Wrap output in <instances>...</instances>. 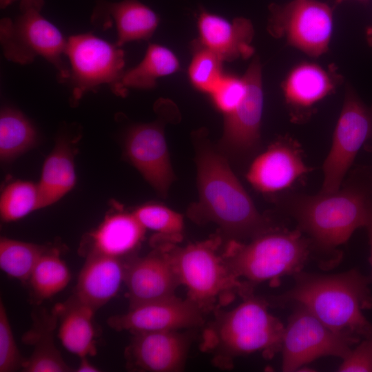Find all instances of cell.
Returning a JSON list of instances; mask_svg holds the SVG:
<instances>
[{
  "instance_id": "obj_1",
  "label": "cell",
  "mask_w": 372,
  "mask_h": 372,
  "mask_svg": "<svg viewBox=\"0 0 372 372\" xmlns=\"http://www.w3.org/2000/svg\"><path fill=\"white\" fill-rule=\"evenodd\" d=\"M282 207L309 240L320 267H333L342 256L338 248L372 218V175L358 172L332 193L285 195Z\"/></svg>"
},
{
  "instance_id": "obj_2",
  "label": "cell",
  "mask_w": 372,
  "mask_h": 372,
  "mask_svg": "<svg viewBox=\"0 0 372 372\" xmlns=\"http://www.w3.org/2000/svg\"><path fill=\"white\" fill-rule=\"evenodd\" d=\"M294 285L271 298L277 307L300 306L335 332L360 339L372 335V324L364 311L372 309V277L357 269L334 274L293 276Z\"/></svg>"
},
{
  "instance_id": "obj_3",
  "label": "cell",
  "mask_w": 372,
  "mask_h": 372,
  "mask_svg": "<svg viewBox=\"0 0 372 372\" xmlns=\"http://www.w3.org/2000/svg\"><path fill=\"white\" fill-rule=\"evenodd\" d=\"M196 161L199 200L190 209V218L216 223L236 241L274 228L258 211L221 154L205 145L199 149Z\"/></svg>"
},
{
  "instance_id": "obj_4",
  "label": "cell",
  "mask_w": 372,
  "mask_h": 372,
  "mask_svg": "<svg viewBox=\"0 0 372 372\" xmlns=\"http://www.w3.org/2000/svg\"><path fill=\"white\" fill-rule=\"evenodd\" d=\"M269 302L251 294L229 311H215L205 329L201 347L218 366L229 368L240 356L262 353L272 358L280 352L285 326L268 309Z\"/></svg>"
},
{
  "instance_id": "obj_5",
  "label": "cell",
  "mask_w": 372,
  "mask_h": 372,
  "mask_svg": "<svg viewBox=\"0 0 372 372\" xmlns=\"http://www.w3.org/2000/svg\"><path fill=\"white\" fill-rule=\"evenodd\" d=\"M223 255L233 273L251 287L294 276L313 258L311 242L302 231L280 228L260 234L246 244L234 240Z\"/></svg>"
},
{
  "instance_id": "obj_6",
  "label": "cell",
  "mask_w": 372,
  "mask_h": 372,
  "mask_svg": "<svg viewBox=\"0 0 372 372\" xmlns=\"http://www.w3.org/2000/svg\"><path fill=\"white\" fill-rule=\"evenodd\" d=\"M218 244V239H211L184 247H165L187 298L203 313L220 309L236 295L245 298L253 294L252 287L238 278L224 255L219 254Z\"/></svg>"
},
{
  "instance_id": "obj_7",
  "label": "cell",
  "mask_w": 372,
  "mask_h": 372,
  "mask_svg": "<svg viewBox=\"0 0 372 372\" xmlns=\"http://www.w3.org/2000/svg\"><path fill=\"white\" fill-rule=\"evenodd\" d=\"M20 12L14 19H1L0 42L4 56L20 65L42 57L54 66L59 81L66 83L69 76L65 54L68 39L41 11Z\"/></svg>"
},
{
  "instance_id": "obj_8",
  "label": "cell",
  "mask_w": 372,
  "mask_h": 372,
  "mask_svg": "<svg viewBox=\"0 0 372 372\" xmlns=\"http://www.w3.org/2000/svg\"><path fill=\"white\" fill-rule=\"evenodd\" d=\"M65 58L69 68L70 102L74 105L87 92L101 85L112 91L123 74L125 53L121 47L91 32L72 35L67 39Z\"/></svg>"
},
{
  "instance_id": "obj_9",
  "label": "cell",
  "mask_w": 372,
  "mask_h": 372,
  "mask_svg": "<svg viewBox=\"0 0 372 372\" xmlns=\"http://www.w3.org/2000/svg\"><path fill=\"white\" fill-rule=\"evenodd\" d=\"M267 30L276 39L311 57L325 54L329 48L333 18L331 8L317 0H292L269 6Z\"/></svg>"
},
{
  "instance_id": "obj_10",
  "label": "cell",
  "mask_w": 372,
  "mask_h": 372,
  "mask_svg": "<svg viewBox=\"0 0 372 372\" xmlns=\"http://www.w3.org/2000/svg\"><path fill=\"white\" fill-rule=\"evenodd\" d=\"M282 343V371L291 372L327 356L343 360L362 339L335 332L302 307L293 306Z\"/></svg>"
},
{
  "instance_id": "obj_11",
  "label": "cell",
  "mask_w": 372,
  "mask_h": 372,
  "mask_svg": "<svg viewBox=\"0 0 372 372\" xmlns=\"http://www.w3.org/2000/svg\"><path fill=\"white\" fill-rule=\"evenodd\" d=\"M372 138V106H366L350 88L346 91L331 149L323 163L320 192L340 189L358 152Z\"/></svg>"
},
{
  "instance_id": "obj_12",
  "label": "cell",
  "mask_w": 372,
  "mask_h": 372,
  "mask_svg": "<svg viewBox=\"0 0 372 372\" xmlns=\"http://www.w3.org/2000/svg\"><path fill=\"white\" fill-rule=\"evenodd\" d=\"M203 312L187 298L176 296L142 303L123 314L107 320L116 331L131 333L159 331H180L198 327L203 323Z\"/></svg>"
},
{
  "instance_id": "obj_13",
  "label": "cell",
  "mask_w": 372,
  "mask_h": 372,
  "mask_svg": "<svg viewBox=\"0 0 372 372\" xmlns=\"http://www.w3.org/2000/svg\"><path fill=\"white\" fill-rule=\"evenodd\" d=\"M342 81V74L333 64L324 68L305 61L294 65L281 83L291 120L298 123L307 121L316 105L333 94Z\"/></svg>"
},
{
  "instance_id": "obj_14",
  "label": "cell",
  "mask_w": 372,
  "mask_h": 372,
  "mask_svg": "<svg viewBox=\"0 0 372 372\" xmlns=\"http://www.w3.org/2000/svg\"><path fill=\"white\" fill-rule=\"evenodd\" d=\"M243 77L245 94L234 110L225 114L223 134L220 144L238 153L251 150L259 141L263 110L262 65L255 57Z\"/></svg>"
},
{
  "instance_id": "obj_15",
  "label": "cell",
  "mask_w": 372,
  "mask_h": 372,
  "mask_svg": "<svg viewBox=\"0 0 372 372\" xmlns=\"http://www.w3.org/2000/svg\"><path fill=\"white\" fill-rule=\"evenodd\" d=\"M125 152L145 179L165 196L174 174L162 125L154 122L133 126L127 134Z\"/></svg>"
},
{
  "instance_id": "obj_16",
  "label": "cell",
  "mask_w": 372,
  "mask_h": 372,
  "mask_svg": "<svg viewBox=\"0 0 372 372\" xmlns=\"http://www.w3.org/2000/svg\"><path fill=\"white\" fill-rule=\"evenodd\" d=\"M189 347V338L177 330L133 333L125 350L127 364L139 371H180Z\"/></svg>"
},
{
  "instance_id": "obj_17",
  "label": "cell",
  "mask_w": 372,
  "mask_h": 372,
  "mask_svg": "<svg viewBox=\"0 0 372 372\" xmlns=\"http://www.w3.org/2000/svg\"><path fill=\"white\" fill-rule=\"evenodd\" d=\"M124 282L130 307L175 296L180 285L165 247H155L148 255L126 262Z\"/></svg>"
},
{
  "instance_id": "obj_18",
  "label": "cell",
  "mask_w": 372,
  "mask_h": 372,
  "mask_svg": "<svg viewBox=\"0 0 372 372\" xmlns=\"http://www.w3.org/2000/svg\"><path fill=\"white\" fill-rule=\"evenodd\" d=\"M309 169L298 143L285 136L254 159L247 178L257 190L275 193L291 187Z\"/></svg>"
},
{
  "instance_id": "obj_19",
  "label": "cell",
  "mask_w": 372,
  "mask_h": 372,
  "mask_svg": "<svg viewBox=\"0 0 372 372\" xmlns=\"http://www.w3.org/2000/svg\"><path fill=\"white\" fill-rule=\"evenodd\" d=\"M197 28L199 37L196 41L223 61L247 59L254 53V29L249 19L240 17L229 21L200 9Z\"/></svg>"
},
{
  "instance_id": "obj_20",
  "label": "cell",
  "mask_w": 372,
  "mask_h": 372,
  "mask_svg": "<svg viewBox=\"0 0 372 372\" xmlns=\"http://www.w3.org/2000/svg\"><path fill=\"white\" fill-rule=\"evenodd\" d=\"M92 19L106 28L113 24L116 32L115 43L119 47L129 42L149 39L160 21L158 14L138 0H101L95 7Z\"/></svg>"
},
{
  "instance_id": "obj_21",
  "label": "cell",
  "mask_w": 372,
  "mask_h": 372,
  "mask_svg": "<svg viewBox=\"0 0 372 372\" xmlns=\"http://www.w3.org/2000/svg\"><path fill=\"white\" fill-rule=\"evenodd\" d=\"M145 230L133 213L107 215L97 228L85 236L79 249L81 254L122 258L140 244Z\"/></svg>"
},
{
  "instance_id": "obj_22",
  "label": "cell",
  "mask_w": 372,
  "mask_h": 372,
  "mask_svg": "<svg viewBox=\"0 0 372 372\" xmlns=\"http://www.w3.org/2000/svg\"><path fill=\"white\" fill-rule=\"evenodd\" d=\"M125 265L122 258L86 256L72 296L96 311L118 291L124 282Z\"/></svg>"
},
{
  "instance_id": "obj_23",
  "label": "cell",
  "mask_w": 372,
  "mask_h": 372,
  "mask_svg": "<svg viewBox=\"0 0 372 372\" xmlns=\"http://www.w3.org/2000/svg\"><path fill=\"white\" fill-rule=\"evenodd\" d=\"M33 324L23 336V342L33 347L30 357L22 365L25 372H68L72 369L64 361L55 346L54 333L59 313L55 306L51 311L41 309L32 313Z\"/></svg>"
},
{
  "instance_id": "obj_24",
  "label": "cell",
  "mask_w": 372,
  "mask_h": 372,
  "mask_svg": "<svg viewBox=\"0 0 372 372\" xmlns=\"http://www.w3.org/2000/svg\"><path fill=\"white\" fill-rule=\"evenodd\" d=\"M59 320V338L64 347L78 357L96 354L93 324L96 310L73 296L56 305Z\"/></svg>"
},
{
  "instance_id": "obj_25",
  "label": "cell",
  "mask_w": 372,
  "mask_h": 372,
  "mask_svg": "<svg viewBox=\"0 0 372 372\" xmlns=\"http://www.w3.org/2000/svg\"><path fill=\"white\" fill-rule=\"evenodd\" d=\"M69 140L61 137L43 163L37 183L40 208L49 206L64 196L76 183V172Z\"/></svg>"
},
{
  "instance_id": "obj_26",
  "label": "cell",
  "mask_w": 372,
  "mask_h": 372,
  "mask_svg": "<svg viewBox=\"0 0 372 372\" xmlns=\"http://www.w3.org/2000/svg\"><path fill=\"white\" fill-rule=\"evenodd\" d=\"M179 70L180 62L175 53L165 46L150 43L141 61L124 72L112 92L125 96L129 88L151 89L156 86L158 78Z\"/></svg>"
},
{
  "instance_id": "obj_27",
  "label": "cell",
  "mask_w": 372,
  "mask_h": 372,
  "mask_svg": "<svg viewBox=\"0 0 372 372\" xmlns=\"http://www.w3.org/2000/svg\"><path fill=\"white\" fill-rule=\"evenodd\" d=\"M70 280V271L60 251L48 247L34 266L28 282L33 298L41 302L62 291Z\"/></svg>"
},
{
  "instance_id": "obj_28",
  "label": "cell",
  "mask_w": 372,
  "mask_h": 372,
  "mask_svg": "<svg viewBox=\"0 0 372 372\" xmlns=\"http://www.w3.org/2000/svg\"><path fill=\"white\" fill-rule=\"evenodd\" d=\"M37 139L34 125L19 110L6 107L0 112V158L10 161L33 147Z\"/></svg>"
},
{
  "instance_id": "obj_29",
  "label": "cell",
  "mask_w": 372,
  "mask_h": 372,
  "mask_svg": "<svg viewBox=\"0 0 372 372\" xmlns=\"http://www.w3.org/2000/svg\"><path fill=\"white\" fill-rule=\"evenodd\" d=\"M48 246L5 237L0 240V267L9 276L28 282L37 262Z\"/></svg>"
},
{
  "instance_id": "obj_30",
  "label": "cell",
  "mask_w": 372,
  "mask_h": 372,
  "mask_svg": "<svg viewBox=\"0 0 372 372\" xmlns=\"http://www.w3.org/2000/svg\"><path fill=\"white\" fill-rule=\"evenodd\" d=\"M41 209L37 183L18 180L8 184L0 196V216L4 222L19 220Z\"/></svg>"
},
{
  "instance_id": "obj_31",
  "label": "cell",
  "mask_w": 372,
  "mask_h": 372,
  "mask_svg": "<svg viewBox=\"0 0 372 372\" xmlns=\"http://www.w3.org/2000/svg\"><path fill=\"white\" fill-rule=\"evenodd\" d=\"M138 221L145 229L157 234L152 240L162 239L178 241L182 238L184 222L181 214L160 204H145L133 212Z\"/></svg>"
},
{
  "instance_id": "obj_32",
  "label": "cell",
  "mask_w": 372,
  "mask_h": 372,
  "mask_svg": "<svg viewBox=\"0 0 372 372\" xmlns=\"http://www.w3.org/2000/svg\"><path fill=\"white\" fill-rule=\"evenodd\" d=\"M223 62L216 54L195 41L188 68L192 85L198 90L210 94L224 75Z\"/></svg>"
},
{
  "instance_id": "obj_33",
  "label": "cell",
  "mask_w": 372,
  "mask_h": 372,
  "mask_svg": "<svg viewBox=\"0 0 372 372\" xmlns=\"http://www.w3.org/2000/svg\"><path fill=\"white\" fill-rule=\"evenodd\" d=\"M17 347L5 305L0 302V372L22 369L24 362Z\"/></svg>"
},
{
  "instance_id": "obj_34",
  "label": "cell",
  "mask_w": 372,
  "mask_h": 372,
  "mask_svg": "<svg viewBox=\"0 0 372 372\" xmlns=\"http://www.w3.org/2000/svg\"><path fill=\"white\" fill-rule=\"evenodd\" d=\"M246 87L243 76L223 75L210 95L218 110L226 114L234 110L242 101Z\"/></svg>"
},
{
  "instance_id": "obj_35",
  "label": "cell",
  "mask_w": 372,
  "mask_h": 372,
  "mask_svg": "<svg viewBox=\"0 0 372 372\" xmlns=\"http://www.w3.org/2000/svg\"><path fill=\"white\" fill-rule=\"evenodd\" d=\"M340 372H372V335L362 339L342 360Z\"/></svg>"
},
{
  "instance_id": "obj_36",
  "label": "cell",
  "mask_w": 372,
  "mask_h": 372,
  "mask_svg": "<svg viewBox=\"0 0 372 372\" xmlns=\"http://www.w3.org/2000/svg\"><path fill=\"white\" fill-rule=\"evenodd\" d=\"M19 2L20 12L28 10L41 11L44 0H0L1 8H5L10 4Z\"/></svg>"
},
{
  "instance_id": "obj_37",
  "label": "cell",
  "mask_w": 372,
  "mask_h": 372,
  "mask_svg": "<svg viewBox=\"0 0 372 372\" xmlns=\"http://www.w3.org/2000/svg\"><path fill=\"white\" fill-rule=\"evenodd\" d=\"M79 364L74 370L76 372H99L101 370L92 364L87 359V356L81 357Z\"/></svg>"
},
{
  "instance_id": "obj_38",
  "label": "cell",
  "mask_w": 372,
  "mask_h": 372,
  "mask_svg": "<svg viewBox=\"0 0 372 372\" xmlns=\"http://www.w3.org/2000/svg\"><path fill=\"white\" fill-rule=\"evenodd\" d=\"M368 233H369V244H370V256L369 258V261L370 262L371 267V277H372V218L368 225L366 226Z\"/></svg>"
},
{
  "instance_id": "obj_39",
  "label": "cell",
  "mask_w": 372,
  "mask_h": 372,
  "mask_svg": "<svg viewBox=\"0 0 372 372\" xmlns=\"http://www.w3.org/2000/svg\"><path fill=\"white\" fill-rule=\"evenodd\" d=\"M368 40L372 45V28L369 29L367 33Z\"/></svg>"
},
{
  "instance_id": "obj_40",
  "label": "cell",
  "mask_w": 372,
  "mask_h": 372,
  "mask_svg": "<svg viewBox=\"0 0 372 372\" xmlns=\"http://www.w3.org/2000/svg\"><path fill=\"white\" fill-rule=\"evenodd\" d=\"M344 1H345V0H335V1L337 3H340L343 2ZM360 1H365V0H360Z\"/></svg>"
}]
</instances>
